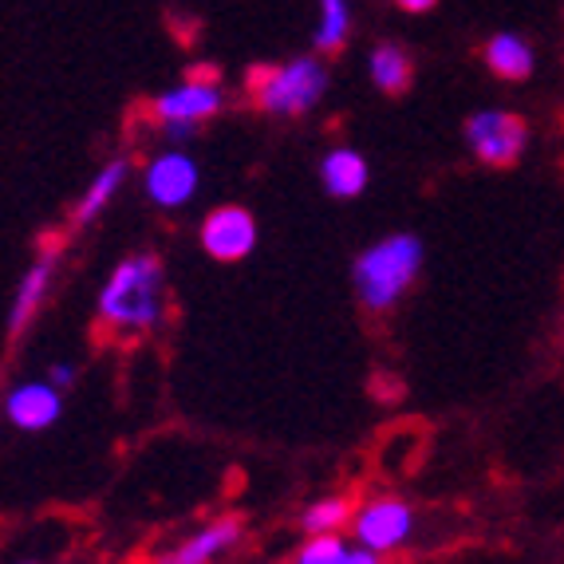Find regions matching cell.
Returning a JSON list of instances; mask_svg holds the SVG:
<instances>
[{
  "label": "cell",
  "mask_w": 564,
  "mask_h": 564,
  "mask_svg": "<svg viewBox=\"0 0 564 564\" xmlns=\"http://www.w3.org/2000/svg\"><path fill=\"white\" fill-rule=\"evenodd\" d=\"M127 174H131V166H127V159H115L107 162L99 174H95L91 182H87L84 198L76 202V209H72V226H91L95 217L104 214L107 206L115 202V194L122 189V182H127Z\"/></svg>",
  "instance_id": "obj_13"
},
{
  "label": "cell",
  "mask_w": 564,
  "mask_h": 564,
  "mask_svg": "<svg viewBox=\"0 0 564 564\" xmlns=\"http://www.w3.org/2000/svg\"><path fill=\"white\" fill-rule=\"evenodd\" d=\"M52 276H56V253H40L36 261L24 269L17 284V296H12V308H9V332L29 328V321L40 312V304L47 301V292H52Z\"/></svg>",
  "instance_id": "obj_11"
},
{
  "label": "cell",
  "mask_w": 564,
  "mask_h": 564,
  "mask_svg": "<svg viewBox=\"0 0 564 564\" xmlns=\"http://www.w3.org/2000/svg\"><path fill=\"white\" fill-rule=\"evenodd\" d=\"M20 564H40V561H20Z\"/></svg>",
  "instance_id": "obj_22"
},
{
  "label": "cell",
  "mask_w": 564,
  "mask_h": 564,
  "mask_svg": "<svg viewBox=\"0 0 564 564\" xmlns=\"http://www.w3.org/2000/svg\"><path fill=\"white\" fill-rule=\"evenodd\" d=\"M344 564H383V556L371 553V549H364V545H351L348 549V561H344Z\"/></svg>",
  "instance_id": "obj_20"
},
{
  "label": "cell",
  "mask_w": 564,
  "mask_h": 564,
  "mask_svg": "<svg viewBox=\"0 0 564 564\" xmlns=\"http://www.w3.org/2000/svg\"><path fill=\"white\" fill-rule=\"evenodd\" d=\"M356 521V506H351L348 498H321V501H312L308 509L301 513V525L308 536H336L344 533V529Z\"/></svg>",
  "instance_id": "obj_16"
},
{
  "label": "cell",
  "mask_w": 564,
  "mask_h": 564,
  "mask_svg": "<svg viewBox=\"0 0 564 564\" xmlns=\"http://www.w3.org/2000/svg\"><path fill=\"white\" fill-rule=\"evenodd\" d=\"M367 67H371V84H376L379 91L399 95L411 87V56H406L399 44H379L376 52H371V59H367Z\"/></svg>",
  "instance_id": "obj_15"
},
{
  "label": "cell",
  "mask_w": 564,
  "mask_h": 564,
  "mask_svg": "<svg viewBox=\"0 0 564 564\" xmlns=\"http://www.w3.org/2000/svg\"><path fill=\"white\" fill-rule=\"evenodd\" d=\"M529 131L518 115L509 111H474L466 119V147L486 166H513L525 154Z\"/></svg>",
  "instance_id": "obj_7"
},
{
  "label": "cell",
  "mask_w": 564,
  "mask_h": 564,
  "mask_svg": "<svg viewBox=\"0 0 564 564\" xmlns=\"http://www.w3.org/2000/svg\"><path fill=\"white\" fill-rule=\"evenodd\" d=\"M426 261L423 241L414 234H387L371 241L351 264V284L367 312H391L419 281Z\"/></svg>",
  "instance_id": "obj_2"
},
{
  "label": "cell",
  "mask_w": 564,
  "mask_h": 564,
  "mask_svg": "<svg viewBox=\"0 0 564 564\" xmlns=\"http://www.w3.org/2000/svg\"><path fill=\"white\" fill-rule=\"evenodd\" d=\"M321 182H324V189H328V198L351 202V198H359L367 189V182H371V166H367L364 154L351 151V147H336V151L324 154Z\"/></svg>",
  "instance_id": "obj_12"
},
{
  "label": "cell",
  "mask_w": 564,
  "mask_h": 564,
  "mask_svg": "<svg viewBox=\"0 0 564 564\" xmlns=\"http://www.w3.org/2000/svg\"><path fill=\"white\" fill-rule=\"evenodd\" d=\"M533 64H536L533 47H529L518 32H498V36H489L486 67L498 79H529L533 76Z\"/></svg>",
  "instance_id": "obj_14"
},
{
  "label": "cell",
  "mask_w": 564,
  "mask_h": 564,
  "mask_svg": "<svg viewBox=\"0 0 564 564\" xmlns=\"http://www.w3.org/2000/svg\"><path fill=\"white\" fill-rule=\"evenodd\" d=\"M64 414V391L52 379H24L4 395V419L24 434H44Z\"/></svg>",
  "instance_id": "obj_9"
},
{
  "label": "cell",
  "mask_w": 564,
  "mask_h": 564,
  "mask_svg": "<svg viewBox=\"0 0 564 564\" xmlns=\"http://www.w3.org/2000/svg\"><path fill=\"white\" fill-rule=\"evenodd\" d=\"M419 518H414V506L403 498H371L356 509V521H351V536L356 545L371 549V553L387 556L399 553L403 545H411Z\"/></svg>",
  "instance_id": "obj_4"
},
{
  "label": "cell",
  "mask_w": 564,
  "mask_h": 564,
  "mask_svg": "<svg viewBox=\"0 0 564 564\" xmlns=\"http://www.w3.org/2000/svg\"><path fill=\"white\" fill-rule=\"evenodd\" d=\"M95 316L115 336H147L166 316V269L154 253H131L107 273Z\"/></svg>",
  "instance_id": "obj_1"
},
{
  "label": "cell",
  "mask_w": 564,
  "mask_h": 564,
  "mask_svg": "<svg viewBox=\"0 0 564 564\" xmlns=\"http://www.w3.org/2000/svg\"><path fill=\"white\" fill-rule=\"evenodd\" d=\"M395 4H399L403 12H426V9H434L438 0H395Z\"/></svg>",
  "instance_id": "obj_21"
},
{
  "label": "cell",
  "mask_w": 564,
  "mask_h": 564,
  "mask_svg": "<svg viewBox=\"0 0 564 564\" xmlns=\"http://www.w3.org/2000/svg\"><path fill=\"white\" fill-rule=\"evenodd\" d=\"M237 541H241V518L226 513V518H214L202 529H194L189 536H182L178 545L166 549L154 564H214L217 556H226Z\"/></svg>",
  "instance_id": "obj_10"
},
{
  "label": "cell",
  "mask_w": 564,
  "mask_h": 564,
  "mask_svg": "<svg viewBox=\"0 0 564 564\" xmlns=\"http://www.w3.org/2000/svg\"><path fill=\"white\" fill-rule=\"evenodd\" d=\"M348 541L344 536H308L301 545V553L292 556V564H344L348 561Z\"/></svg>",
  "instance_id": "obj_18"
},
{
  "label": "cell",
  "mask_w": 564,
  "mask_h": 564,
  "mask_svg": "<svg viewBox=\"0 0 564 564\" xmlns=\"http://www.w3.org/2000/svg\"><path fill=\"white\" fill-rule=\"evenodd\" d=\"M202 249L221 264H237L257 249V217L245 206H217L202 221Z\"/></svg>",
  "instance_id": "obj_8"
},
{
  "label": "cell",
  "mask_w": 564,
  "mask_h": 564,
  "mask_svg": "<svg viewBox=\"0 0 564 564\" xmlns=\"http://www.w3.org/2000/svg\"><path fill=\"white\" fill-rule=\"evenodd\" d=\"M198 186H202V170H198V159L186 154L182 147L174 151H162L147 162L142 170V194L151 202L154 209H182L189 202L198 198Z\"/></svg>",
  "instance_id": "obj_6"
},
{
  "label": "cell",
  "mask_w": 564,
  "mask_h": 564,
  "mask_svg": "<svg viewBox=\"0 0 564 564\" xmlns=\"http://www.w3.org/2000/svg\"><path fill=\"white\" fill-rule=\"evenodd\" d=\"M226 104V91L217 79H202V76H189L186 84L170 87L154 99V119L166 127L174 139H189L194 127L206 119H214Z\"/></svg>",
  "instance_id": "obj_5"
},
{
  "label": "cell",
  "mask_w": 564,
  "mask_h": 564,
  "mask_svg": "<svg viewBox=\"0 0 564 564\" xmlns=\"http://www.w3.org/2000/svg\"><path fill=\"white\" fill-rule=\"evenodd\" d=\"M351 32L348 0H321V24H316V52H339Z\"/></svg>",
  "instance_id": "obj_17"
},
{
  "label": "cell",
  "mask_w": 564,
  "mask_h": 564,
  "mask_svg": "<svg viewBox=\"0 0 564 564\" xmlns=\"http://www.w3.org/2000/svg\"><path fill=\"white\" fill-rule=\"evenodd\" d=\"M249 84H253V99L261 111L292 119V115H308L324 99V91H328V67L321 59L301 56L281 67H261V72H253Z\"/></svg>",
  "instance_id": "obj_3"
},
{
  "label": "cell",
  "mask_w": 564,
  "mask_h": 564,
  "mask_svg": "<svg viewBox=\"0 0 564 564\" xmlns=\"http://www.w3.org/2000/svg\"><path fill=\"white\" fill-rule=\"evenodd\" d=\"M47 379H52L59 391H72V387H76V379H79V367L72 364V359H56V364L47 367Z\"/></svg>",
  "instance_id": "obj_19"
}]
</instances>
